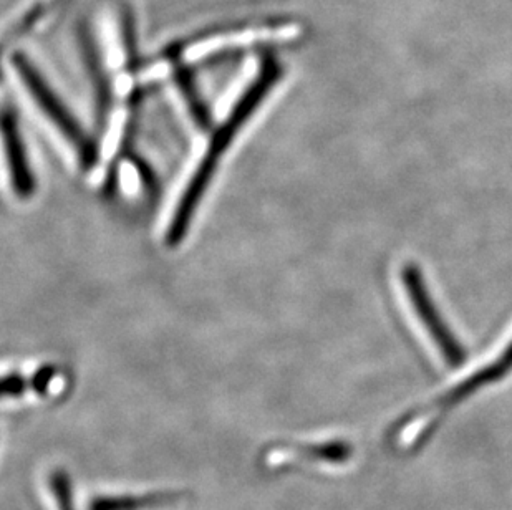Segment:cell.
<instances>
[{"label": "cell", "instance_id": "cell-1", "mask_svg": "<svg viewBox=\"0 0 512 510\" xmlns=\"http://www.w3.org/2000/svg\"><path fill=\"white\" fill-rule=\"evenodd\" d=\"M279 75L281 72L276 67V63L271 60L259 63L251 80L247 82L246 87L242 88L241 95L232 102L228 115L224 116V120L214 128L211 143L206 148V153L199 161L198 168L189 179V183L186 184L178 206L174 209L168 232H166L168 246H179L188 234L199 204L213 181L219 161L224 153H228L239 131L246 126L247 120L256 113L259 105L264 102V98L271 93Z\"/></svg>", "mask_w": 512, "mask_h": 510}, {"label": "cell", "instance_id": "cell-2", "mask_svg": "<svg viewBox=\"0 0 512 510\" xmlns=\"http://www.w3.org/2000/svg\"><path fill=\"white\" fill-rule=\"evenodd\" d=\"M302 35V25L294 20H251L241 24L224 25L219 29L191 35L178 45L171 47L163 57L151 60V67L165 68L170 65H189L228 53L264 47V45L289 44Z\"/></svg>", "mask_w": 512, "mask_h": 510}, {"label": "cell", "instance_id": "cell-3", "mask_svg": "<svg viewBox=\"0 0 512 510\" xmlns=\"http://www.w3.org/2000/svg\"><path fill=\"white\" fill-rule=\"evenodd\" d=\"M15 70L25 90H29L35 105L44 113L45 118L55 126V130L67 140L68 145L77 154L83 169H93L100 159V146L97 140L78 123L77 118L63 106L44 78L35 72L24 60H15Z\"/></svg>", "mask_w": 512, "mask_h": 510}, {"label": "cell", "instance_id": "cell-4", "mask_svg": "<svg viewBox=\"0 0 512 510\" xmlns=\"http://www.w3.org/2000/svg\"><path fill=\"white\" fill-rule=\"evenodd\" d=\"M401 279L405 285L406 295L415 307L416 315L430 333L431 340L440 350L441 357L453 368L463 365L466 361L463 345L458 342L453 330L446 325L445 318L441 317L418 265L406 264L401 270Z\"/></svg>", "mask_w": 512, "mask_h": 510}, {"label": "cell", "instance_id": "cell-5", "mask_svg": "<svg viewBox=\"0 0 512 510\" xmlns=\"http://www.w3.org/2000/svg\"><path fill=\"white\" fill-rule=\"evenodd\" d=\"M352 458V448L347 443L314 444V446H276L262 454L261 462L267 471H287L302 466L304 462L343 464Z\"/></svg>", "mask_w": 512, "mask_h": 510}, {"label": "cell", "instance_id": "cell-6", "mask_svg": "<svg viewBox=\"0 0 512 510\" xmlns=\"http://www.w3.org/2000/svg\"><path fill=\"white\" fill-rule=\"evenodd\" d=\"M2 135H4L5 158L9 164L12 191L17 198L29 199L35 193L34 171L30 168L29 153L20 133L19 121L12 111H4Z\"/></svg>", "mask_w": 512, "mask_h": 510}, {"label": "cell", "instance_id": "cell-7", "mask_svg": "<svg viewBox=\"0 0 512 510\" xmlns=\"http://www.w3.org/2000/svg\"><path fill=\"white\" fill-rule=\"evenodd\" d=\"M184 501V492H155L148 496H98L88 510H155Z\"/></svg>", "mask_w": 512, "mask_h": 510}, {"label": "cell", "instance_id": "cell-8", "mask_svg": "<svg viewBox=\"0 0 512 510\" xmlns=\"http://www.w3.org/2000/svg\"><path fill=\"white\" fill-rule=\"evenodd\" d=\"M50 496L57 510H75L73 507L72 482L63 471H55L49 477Z\"/></svg>", "mask_w": 512, "mask_h": 510}]
</instances>
